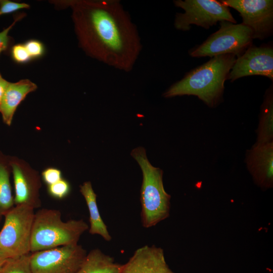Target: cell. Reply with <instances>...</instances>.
<instances>
[{
  "label": "cell",
  "mask_w": 273,
  "mask_h": 273,
  "mask_svg": "<svg viewBox=\"0 0 273 273\" xmlns=\"http://www.w3.org/2000/svg\"><path fill=\"white\" fill-rule=\"evenodd\" d=\"M75 31L89 56L115 69L131 71L142 50L128 12L117 0L71 1Z\"/></svg>",
  "instance_id": "cell-1"
},
{
  "label": "cell",
  "mask_w": 273,
  "mask_h": 273,
  "mask_svg": "<svg viewBox=\"0 0 273 273\" xmlns=\"http://www.w3.org/2000/svg\"><path fill=\"white\" fill-rule=\"evenodd\" d=\"M232 54L212 57L208 61L188 72L164 94L165 98L192 95L212 108L222 99L224 82L236 60Z\"/></svg>",
  "instance_id": "cell-2"
},
{
  "label": "cell",
  "mask_w": 273,
  "mask_h": 273,
  "mask_svg": "<svg viewBox=\"0 0 273 273\" xmlns=\"http://www.w3.org/2000/svg\"><path fill=\"white\" fill-rule=\"evenodd\" d=\"M141 167L143 181L140 191L141 220L146 229L154 226L170 215L171 196L165 190L163 171L151 165L143 147L131 153Z\"/></svg>",
  "instance_id": "cell-3"
},
{
  "label": "cell",
  "mask_w": 273,
  "mask_h": 273,
  "mask_svg": "<svg viewBox=\"0 0 273 273\" xmlns=\"http://www.w3.org/2000/svg\"><path fill=\"white\" fill-rule=\"evenodd\" d=\"M89 226L83 219L64 221L59 210L43 208L34 214L30 253L76 244Z\"/></svg>",
  "instance_id": "cell-4"
},
{
  "label": "cell",
  "mask_w": 273,
  "mask_h": 273,
  "mask_svg": "<svg viewBox=\"0 0 273 273\" xmlns=\"http://www.w3.org/2000/svg\"><path fill=\"white\" fill-rule=\"evenodd\" d=\"M253 33L247 26L227 21L200 45L189 51L193 57H210L232 54L238 57L252 46Z\"/></svg>",
  "instance_id": "cell-5"
},
{
  "label": "cell",
  "mask_w": 273,
  "mask_h": 273,
  "mask_svg": "<svg viewBox=\"0 0 273 273\" xmlns=\"http://www.w3.org/2000/svg\"><path fill=\"white\" fill-rule=\"evenodd\" d=\"M34 209L24 205H15L5 215L0 231V248L9 257L30 253Z\"/></svg>",
  "instance_id": "cell-6"
},
{
  "label": "cell",
  "mask_w": 273,
  "mask_h": 273,
  "mask_svg": "<svg viewBox=\"0 0 273 273\" xmlns=\"http://www.w3.org/2000/svg\"><path fill=\"white\" fill-rule=\"evenodd\" d=\"M174 5L184 12L175 15L174 25L179 30L188 31L193 24L209 29L218 22L236 24L229 7L215 0H175Z\"/></svg>",
  "instance_id": "cell-7"
},
{
  "label": "cell",
  "mask_w": 273,
  "mask_h": 273,
  "mask_svg": "<svg viewBox=\"0 0 273 273\" xmlns=\"http://www.w3.org/2000/svg\"><path fill=\"white\" fill-rule=\"evenodd\" d=\"M86 255L78 244L31 253V270L32 273H76Z\"/></svg>",
  "instance_id": "cell-8"
},
{
  "label": "cell",
  "mask_w": 273,
  "mask_h": 273,
  "mask_svg": "<svg viewBox=\"0 0 273 273\" xmlns=\"http://www.w3.org/2000/svg\"><path fill=\"white\" fill-rule=\"evenodd\" d=\"M220 2L239 13L243 25L252 31L253 39L263 40L273 33V1L222 0Z\"/></svg>",
  "instance_id": "cell-9"
},
{
  "label": "cell",
  "mask_w": 273,
  "mask_h": 273,
  "mask_svg": "<svg viewBox=\"0 0 273 273\" xmlns=\"http://www.w3.org/2000/svg\"><path fill=\"white\" fill-rule=\"evenodd\" d=\"M13 174L15 205H24L33 208L40 207L41 178L39 173L24 160L10 156Z\"/></svg>",
  "instance_id": "cell-10"
},
{
  "label": "cell",
  "mask_w": 273,
  "mask_h": 273,
  "mask_svg": "<svg viewBox=\"0 0 273 273\" xmlns=\"http://www.w3.org/2000/svg\"><path fill=\"white\" fill-rule=\"evenodd\" d=\"M261 75L273 79V48L251 46L237 57L228 76L232 82L242 77Z\"/></svg>",
  "instance_id": "cell-11"
},
{
  "label": "cell",
  "mask_w": 273,
  "mask_h": 273,
  "mask_svg": "<svg viewBox=\"0 0 273 273\" xmlns=\"http://www.w3.org/2000/svg\"><path fill=\"white\" fill-rule=\"evenodd\" d=\"M246 162L256 185L263 189L273 185V141L257 144L248 150Z\"/></svg>",
  "instance_id": "cell-12"
},
{
  "label": "cell",
  "mask_w": 273,
  "mask_h": 273,
  "mask_svg": "<svg viewBox=\"0 0 273 273\" xmlns=\"http://www.w3.org/2000/svg\"><path fill=\"white\" fill-rule=\"evenodd\" d=\"M120 273H174L167 265L163 250L155 245L137 249L122 264Z\"/></svg>",
  "instance_id": "cell-13"
},
{
  "label": "cell",
  "mask_w": 273,
  "mask_h": 273,
  "mask_svg": "<svg viewBox=\"0 0 273 273\" xmlns=\"http://www.w3.org/2000/svg\"><path fill=\"white\" fill-rule=\"evenodd\" d=\"M36 88L37 85L27 79L16 82H9L0 104V113L5 124L8 126L11 125L18 106L28 94Z\"/></svg>",
  "instance_id": "cell-14"
},
{
  "label": "cell",
  "mask_w": 273,
  "mask_h": 273,
  "mask_svg": "<svg viewBox=\"0 0 273 273\" xmlns=\"http://www.w3.org/2000/svg\"><path fill=\"white\" fill-rule=\"evenodd\" d=\"M79 191L84 197L89 214L88 232L91 235L101 236L105 241L112 240L107 226L102 218L97 203V195L90 181L84 182L79 186Z\"/></svg>",
  "instance_id": "cell-15"
},
{
  "label": "cell",
  "mask_w": 273,
  "mask_h": 273,
  "mask_svg": "<svg viewBox=\"0 0 273 273\" xmlns=\"http://www.w3.org/2000/svg\"><path fill=\"white\" fill-rule=\"evenodd\" d=\"M122 264L96 248L90 250L76 273H120Z\"/></svg>",
  "instance_id": "cell-16"
},
{
  "label": "cell",
  "mask_w": 273,
  "mask_h": 273,
  "mask_svg": "<svg viewBox=\"0 0 273 273\" xmlns=\"http://www.w3.org/2000/svg\"><path fill=\"white\" fill-rule=\"evenodd\" d=\"M257 141L261 144L272 142L273 139V92L271 85L265 92L261 107Z\"/></svg>",
  "instance_id": "cell-17"
},
{
  "label": "cell",
  "mask_w": 273,
  "mask_h": 273,
  "mask_svg": "<svg viewBox=\"0 0 273 273\" xmlns=\"http://www.w3.org/2000/svg\"><path fill=\"white\" fill-rule=\"evenodd\" d=\"M10 158L0 151V220L15 206L10 182Z\"/></svg>",
  "instance_id": "cell-18"
},
{
  "label": "cell",
  "mask_w": 273,
  "mask_h": 273,
  "mask_svg": "<svg viewBox=\"0 0 273 273\" xmlns=\"http://www.w3.org/2000/svg\"><path fill=\"white\" fill-rule=\"evenodd\" d=\"M30 253L7 258L0 265V273H32L30 265Z\"/></svg>",
  "instance_id": "cell-19"
},
{
  "label": "cell",
  "mask_w": 273,
  "mask_h": 273,
  "mask_svg": "<svg viewBox=\"0 0 273 273\" xmlns=\"http://www.w3.org/2000/svg\"><path fill=\"white\" fill-rule=\"evenodd\" d=\"M70 191L71 186L69 182L63 178L53 184L47 186L48 194L51 197L57 199L66 198Z\"/></svg>",
  "instance_id": "cell-20"
},
{
  "label": "cell",
  "mask_w": 273,
  "mask_h": 273,
  "mask_svg": "<svg viewBox=\"0 0 273 273\" xmlns=\"http://www.w3.org/2000/svg\"><path fill=\"white\" fill-rule=\"evenodd\" d=\"M41 175L42 180L47 186L53 184L63 178L61 170L53 167L45 168Z\"/></svg>",
  "instance_id": "cell-21"
},
{
  "label": "cell",
  "mask_w": 273,
  "mask_h": 273,
  "mask_svg": "<svg viewBox=\"0 0 273 273\" xmlns=\"http://www.w3.org/2000/svg\"><path fill=\"white\" fill-rule=\"evenodd\" d=\"M11 56L18 63H25L31 59L24 44L14 45L11 49Z\"/></svg>",
  "instance_id": "cell-22"
},
{
  "label": "cell",
  "mask_w": 273,
  "mask_h": 273,
  "mask_svg": "<svg viewBox=\"0 0 273 273\" xmlns=\"http://www.w3.org/2000/svg\"><path fill=\"white\" fill-rule=\"evenodd\" d=\"M24 44L31 59L38 58L44 53V47L39 41L29 40Z\"/></svg>",
  "instance_id": "cell-23"
},
{
  "label": "cell",
  "mask_w": 273,
  "mask_h": 273,
  "mask_svg": "<svg viewBox=\"0 0 273 273\" xmlns=\"http://www.w3.org/2000/svg\"><path fill=\"white\" fill-rule=\"evenodd\" d=\"M29 6L25 3L14 2L10 1H0V16L9 14L22 9L29 8Z\"/></svg>",
  "instance_id": "cell-24"
},
{
  "label": "cell",
  "mask_w": 273,
  "mask_h": 273,
  "mask_svg": "<svg viewBox=\"0 0 273 273\" xmlns=\"http://www.w3.org/2000/svg\"><path fill=\"white\" fill-rule=\"evenodd\" d=\"M16 22L15 21L10 26L0 32V54L6 51L9 47L10 37L8 33Z\"/></svg>",
  "instance_id": "cell-25"
},
{
  "label": "cell",
  "mask_w": 273,
  "mask_h": 273,
  "mask_svg": "<svg viewBox=\"0 0 273 273\" xmlns=\"http://www.w3.org/2000/svg\"><path fill=\"white\" fill-rule=\"evenodd\" d=\"M9 82L0 74V104Z\"/></svg>",
  "instance_id": "cell-26"
},
{
  "label": "cell",
  "mask_w": 273,
  "mask_h": 273,
  "mask_svg": "<svg viewBox=\"0 0 273 273\" xmlns=\"http://www.w3.org/2000/svg\"><path fill=\"white\" fill-rule=\"evenodd\" d=\"M8 258L9 256L0 248V265Z\"/></svg>",
  "instance_id": "cell-27"
}]
</instances>
